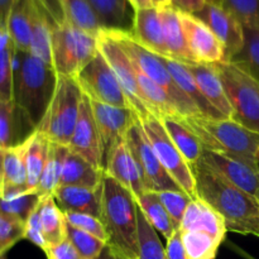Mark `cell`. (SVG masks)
<instances>
[{"label": "cell", "mask_w": 259, "mask_h": 259, "mask_svg": "<svg viewBox=\"0 0 259 259\" xmlns=\"http://www.w3.org/2000/svg\"><path fill=\"white\" fill-rule=\"evenodd\" d=\"M191 167L197 199L222 215L228 232L259 238V204L255 196L202 164Z\"/></svg>", "instance_id": "6da1fadb"}, {"label": "cell", "mask_w": 259, "mask_h": 259, "mask_svg": "<svg viewBox=\"0 0 259 259\" xmlns=\"http://www.w3.org/2000/svg\"><path fill=\"white\" fill-rule=\"evenodd\" d=\"M52 65L30 52L15 50L13 66V101L33 131L45 118L57 85Z\"/></svg>", "instance_id": "7a4b0ae2"}, {"label": "cell", "mask_w": 259, "mask_h": 259, "mask_svg": "<svg viewBox=\"0 0 259 259\" xmlns=\"http://www.w3.org/2000/svg\"><path fill=\"white\" fill-rule=\"evenodd\" d=\"M52 32V66L58 75L75 78L99 52L98 37L73 24L57 0H39Z\"/></svg>", "instance_id": "3957f363"}, {"label": "cell", "mask_w": 259, "mask_h": 259, "mask_svg": "<svg viewBox=\"0 0 259 259\" xmlns=\"http://www.w3.org/2000/svg\"><path fill=\"white\" fill-rule=\"evenodd\" d=\"M101 222L108 244L131 259L138 258V206L133 195L104 174L101 185Z\"/></svg>", "instance_id": "277c9868"}, {"label": "cell", "mask_w": 259, "mask_h": 259, "mask_svg": "<svg viewBox=\"0 0 259 259\" xmlns=\"http://www.w3.org/2000/svg\"><path fill=\"white\" fill-rule=\"evenodd\" d=\"M109 33L119 42L126 55L142 73L161 86L171 98L177 113L182 116H202L194 101L184 93L172 78L171 73L162 62L161 56L151 52L132 35L131 30L108 29Z\"/></svg>", "instance_id": "5b68a950"}, {"label": "cell", "mask_w": 259, "mask_h": 259, "mask_svg": "<svg viewBox=\"0 0 259 259\" xmlns=\"http://www.w3.org/2000/svg\"><path fill=\"white\" fill-rule=\"evenodd\" d=\"M214 67L233 109V120L259 133V81L234 60L214 63Z\"/></svg>", "instance_id": "8992f818"}, {"label": "cell", "mask_w": 259, "mask_h": 259, "mask_svg": "<svg viewBox=\"0 0 259 259\" xmlns=\"http://www.w3.org/2000/svg\"><path fill=\"white\" fill-rule=\"evenodd\" d=\"M82 96L75 78L58 75L53 98L37 131L42 132L52 143L68 146L77 123Z\"/></svg>", "instance_id": "52a82bcc"}, {"label": "cell", "mask_w": 259, "mask_h": 259, "mask_svg": "<svg viewBox=\"0 0 259 259\" xmlns=\"http://www.w3.org/2000/svg\"><path fill=\"white\" fill-rule=\"evenodd\" d=\"M139 121L167 174L189 196L197 199L196 182L191 164L175 146L162 121L153 114L139 118Z\"/></svg>", "instance_id": "ba28073f"}, {"label": "cell", "mask_w": 259, "mask_h": 259, "mask_svg": "<svg viewBox=\"0 0 259 259\" xmlns=\"http://www.w3.org/2000/svg\"><path fill=\"white\" fill-rule=\"evenodd\" d=\"M75 80L83 95L90 100L118 108H133L115 73L100 52L78 72Z\"/></svg>", "instance_id": "9c48e42d"}, {"label": "cell", "mask_w": 259, "mask_h": 259, "mask_svg": "<svg viewBox=\"0 0 259 259\" xmlns=\"http://www.w3.org/2000/svg\"><path fill=\"white\" fill-rule=\"evenodd\" d=\"M98 50L104 56L111 70L114 71L139 118L152 114L138 85L136 66L108 29H101L98 34Z\"/></svg>", "instance_id": "30bf717a"}, {"label": "cell", "mask_w": 259, "mask_h": 259, "mask_svg": "<svg viewBox=\"0 0 259 259\" xmlns=\"http://www.w3.org/2000/svg\"><path fill=\"white\" fill-rule=\"evenodd\" d=\"M194 119L219 143L223 151L257 167L259 133L245 128L233 119H211L205 116H194Z\"/></svg>", "instance_id": "8fae6325"}, {"label": "cell", "mask_w": 259, "mask_h": 259, "mask_svg": "<svg viewBox=\"0 0 259 259\" xmlns=\"http://www.w3.org/2000/svg\"><path fill=\"white\" fill-rule=\"evenodd\" d=\"M125 142L139 169H141L148 191L162 192L167 191V190H175V191L182 190L171 179V176L167 174L166 169L159 162L156 152L153 151V147L151 146L146 133H144L143 126L139 121V116L126 132Z\"/></svg>", "instance_id": "7c38bea8"}, {"label": "cell", "mask_w": 259, "mask_h": 259, "mask_svg": "<svg viewBox=\"0 0 259 259\" xmlns=\"http://www.w3.org/2000/svg\"><path fill=\"white\" fill-rule=\"evenodd\" d=\"M179 13L187 47L195 62L214 65L227 60L223 43L201 19L189 13Z\"/></svg>", "instance_id": "4fadbf2b"}, {"label": "cell", "mask_w": 259, "mask_h": 259, "mask_svg": "<svg viewBox=\"0 0 259 259\" xmlns=\"http://www.w3.org/2000/svg\"><path fill=\"white\" fill-rule=\"evenodd\" d=\"M90 104L103 144V161L105 166L106 157L111 148L125 138L126 132L138 119V114L133 108H118L94 100H90Z\"/></svg>", "instance_id": "5bb4252c"}, {"label": "cell", "mask_w": 259, "mask_h": 259, "mask_svg": "<svg viewBox=\"0 0 259 259\" xmlns=\"http://www.w3.org/2000/svg\"><path fill=\"white\" fill-rule=\"evenodd\" d=\"M197 163L212 169L243 191L253 196L257 194L259 189L258 167L243 161L242 158H238L227 152L205 149Z\"/></svg>", "instance_id": "9a60e30c"}, {"label": "cell", "mask_w": 259, "mask_h": 259, "mask_svg": "<svg viewBox=\"0 0 259 259\" xmlns=\"http://www.w3.org/2000/svg\"><path fill=\"white\" fill-rule=\"evenodd\" d=\"M194 15L201 19L223 43L227 60H233L239 55L244 46V27L229 10L220 4L207 2Z\"/></svg>", "instance_id": "2e32d148"}, {"label": "cell", "mask_w": 259, "mask_h": 259, "mask_svg": "<svg viewBox=\"0 0 259 259\" xmlns=\"http://www.w3.org/2000/svg\"><path fill=\"white\" fill-rule=\"evenodd\" d=\"M67 147L72 152L83 157L96 168L104 169L103 144L94 119L90 99L86 95H83L81 100L77 123Z\"/></svg>", "instance_id": "e0dca14e"}, {"label": "cell", "mask_w": 259, "mask_h": 259, "mask_svg": "<svg viewBox=\"0 0 259 259\" xmlns=\"http://www.w3.org/2000/svg\"><path fill=\"white\" fill-rule=\"evenodd\" d=\"M104 171L118 184L125 187L136 200L148 191L141 169L126 146L125 138L119 141L111 148L110 153L106 157Z\"/></svg>", "instance_id": "ac0fdd59"}, {"label": "cell", "mask_w": 259, "mask_h": 259, "mask_svg": "<svg viewBox=\"0 0 259 259\" xmlns=\"http://www.w3.org/2000/svg\"><path fill=\"white\" fill-rule=\"evenodd\" d=\"M131 33L148 51L167 57L163 17L159 8L136 10Z\"/></svg>", "instance_id": "d6986e66"}, {"label": "cell", "mask_w": 259, "mask_h": 259, "mask_svg": "<svg viewBox=\"0 0 259 259\" xmlns=\"http://www.w3.org/2000/svg\"><path fill=\"white\" fill-rule=\"evenodd\" d=\"M196 80L202 95L224 116L233 119V109L225 94L224 86L214 65L200 62H182Z\"/></svg>", "instance_id": "ffe728a7"}, {"label": "cell", "mask_w": 259, "mask_h": 259, "mask_svg": "<svg viewBox=\"0 0 259 259\" xmlns=\"http://www.w3.org/2000/svg\"><path fill=\"white\" fill-rule=\"evenodd\" d=\"M179 230H196L211 235L220 243L227 235V225L222 215L200 199H194L187 206Z\"/></svg>", "instance_id": "44dd1931"}, {"label": "cell", "mask_w": 259, "mask_h": 259, "mask_svg": "<svg viewBox=\"0 0 259 259\" xmlns=\"http://www.w3.org/2000/svg\"><path fill=\"white\" fill-rule=\"evenodd\" d=\"M53 197L63 212H82L96 218L101 217V187L86 189L61 185L53 192Z\"/></svg>", "instance_id": "7402d4cb"}, {"label": "cell", "mask_w": 259, "mask_h": 259, "mask_svg": "<svg viewBox=\"0 0 259 259\" xmlns=\"http://www.w3.org/2000/svg\"><path fill=\"white\" fill-rule=\"evenodd\" d=\"M163 124L164 129L168 133L169 138L175 143L182 156L191 166L196 164L201 158L205 148L199 137L194 133L191 128L185 123L184 118L180 114L175 115H163L158 118Z\"/></svg>", "instance_id": "603a6c76"}, {"label": "cell", "mask_w": 259, "mask_h": 259, "mask_svg": "<svg viewBox=\"0 0 259 259\" xmlns=\"http://www.w3.org/2000/svg\"><path fill=\"white\" fill-rule=\"evenodd\" d=\"M105 171L96 168L80 154L68 148L65 157L60 186H80L86 189H99L103 184Z\"/></svg>", "instance_id": "cb8c5ba5"}, {"label": "cell", "mask_w": 259, "mask_h": 259, "mask_svg": "<svg viewBox=\"0 0 259 259\" xmlns=\"http://www.w3.org/2000/svg\"><path fill=\"white\" fill-rule=\"evenodd\" d=\"M34 0H15L7 18V28L15 48L29 52L32 40Z\"/></svg>", "instance_id": "d4e9b609"}, {"label": "cell", "mask_w": 259, "mask_h": 259, "mask_svg": "<svg viewBox=\"0 0 259 259\" xmlns=\"http://www.w3.org/2000/svg\"><path fill=\"white\" fill-rule=\"evenodd\" d=\"M162 62L164 63L166 68L168 70V72L171 73L172 78L176 81L177 85L184 90V93L191 99L195 103V105L199 108L200 113L205 118H211V119H225L209 101L205 99V96L202 95L201 90H200L199 85H197L196 80L194 78V76L191 75L189 70H187L186 66L182 62H179L176 60H172V58L162 57Z\"/></svg>", "instance_id": "484cf974"}, {"label": "cell", "mask_w": 259, "mask_h": 259, "mask_svg": "<svg viewBox=\"0 0 259 259\" xmlns=\"http://www.w3.org/2000/svg\"><path fill=\"white\" fill-rule=\"evenodd\" d=\"M30 191L28 186L27 164H25L24 141L18 146L5 149L4 186L0 195L22 194Z\"/></svg>", "instance_id": "4316f807"}, {"label": "cell", "mask_w": 259, "mask_h": 259, "mask_svg": "<svg viewBox=\"0 0 259 259\" xmlns=\"http://www.w3.org/2000/svg\"><path fill=\"white\" fill-rule=\"evenodd\" d=\"M38 212L47 248L60 244L67 239V222L65 212L57 205L53 195L40 197Z\"/></svg>", "instance_id": "83f0119b"}, {"label": "cell", "mask_w": 259, "mask_h": 259, "mask_svg": "<svg viewBox=\"0 0 259 259\" xmlns=\"http://www.w3.org/2000/svg\"><path fill=\"white\" fill-rule=\"evenodd\" d=\"M161 10L163 17L167 58H172L179 62H195L187 47L179 10L172 7L162 8Z\"/></svg>", "instance_id": "f1b7e54d"}, {"label": "cell", "mask_w": 259, "mask_h": 259, "mask_svg": "<svg viewBox=\"0 0 259 259\" xmlns=\"http://www.w3.org/2000/svg\"><path fill=\"white\" fill-rule=\"evenodd\" d=\"M25 146V164H27L28 186L30 191H35L47 161L50 152L51 141L42 133L37 131L29 134L24 139Z\"/></svg>", "instance_id": "f546056e"}, {"label": "cell", "mask_w": 259, "mask_h": 259, "mask_svg": "<svg viewBox=\"0 0 259 259\" xmlns=\"http://www.w3.org/2000/svg\"><path fill=\"white\" fill-rule=\"evenodd\" d=\"M103 29L131 30L133 19L126 0H88Z\"/></svg>", "instance_id": "4dcf8cb0"}, {"label": "cell", "mask_w": 259, "mask_h": 259, "mask_svg": "<svg viewBox=\"0 0 259 259\" xmlns=\"http://www.w3.org/2000/svg\"><path fill=\"white\" fill-rule=\"evenodd\" d=\"M29 52L43 62L52 65V32H51L47 13L39 0H34V15H33Z\"/></svg>", "instance_id": "1f68e13d"}, {"label": "cell", "mask_w": 259, "mask_h": 259, "mask_svg": "<svg viewBox=\"0 0 259 259\" xmlns=\"http://www.w3.org/2000/svg\"><path fill=\"white\" fill-rule=\"evenodd\" d=\"M136 202L147 222L156 229V232L161 233L166 238V240H168L177 232L168 212L166 211L161 199H159L158 192H144L136 200Z\"/></svg>", "instance_id": "d6a6232c"}, {"label": "cell", "mask_w": 259, "mask_h": 259, "mask_svg": "<svg viewBox=\"0 0 259 259\" xmlns=\"http://www.w3.org/2000/svg\"><path fill=\"white\" fill-rule=\"evenodd\" d=\"M67 146H61V144L52 143L51 142L47 161H46L39 184H38L37 190H35V192L40 197L51 196L56 191V189L60 186L63 162H65V157L67 154Z\"/></svg>", "instance_id": "836d02e7"}, {"label": "cell", "mask_w": 259, "mask_h": 259, "mask_svg": "<svg viewBox=\"0 0 259 259\" xmlns=\"http://www.w3.org/2000/svg\"><path fill=\"white\" fill-rule=\"evenodd\" d=\"M15 46L8 32L7 23H0V99L13 100V66Z\"/></svg>", "instance_id": "e575fe53"}, {"label": "cell", "mask_w": 259, "mask_h": 259, "mask_svg": "<svg viewBox=\"0 0 259 259\" xmlns=\"http://www.w3.org/2000/svg\"><path fill=\"white\" fill-rule=\"evenodd\" d=\"M63 14L75 25L98 37L103 29L88 0H57Z\"/></svg>", "instance_id": "d590c367"}, {"label": "cell", "mask_w": 259, "mask_h": 259, "mask_svg": "<svg viewBox=\"0 0 259 259\" xmlns=\"http://www.w3.org/2000/svg\"><path fill=\"white\" fill-rule=\"evenodd\" d=\"M189 259H215L222 243L211 235L196 230H180Z\"/></svg>", "instance_id": "8d00e7d4"}, {"label": "cell", "mask_w": 259, "mask_h": 259, "mask_svg": "<svg viewBox=\"0 0 259 259\" xmlns=\"http://www.w3.org/2000/svg\"><path fill=\"white\" fill-rule=\"evenodd\" d=\"M39 201L40 196L35 191L0 195V212L20 220L25 224Z\"/></svg>", "instance_id": "74e56055"}, {"label": "cell", "mask_w": 259, "mask_h": 259, "mask_svg": "<svg viewBox=\"0 0 259 259\" xmlns=\"http://www.w3.org/2000/svg\"><path fill=\"white\" fill-rule=\"evenodd\" d=\"M138 258L137 259H168L156 229L147 222L138 209Z\"/></svg>", "instance_id": "f35d334b"}, {"label": "cell", "mask_w": 259, "mask_h": 259, "mask_svg": "<svg viewBox=\"0 0 259 259\" xmlns=\"http://www.w3.org/2000/svg\"><path fill=\"white\" fill-rule=\"evenodd\" d=\"M259 81V28L244 27V46L239 55L233 58Z\"/></svg>", "instance_id": "ab89813d"}, {"label": "cell", "mask_w": 259, "mask_h": 259, "mask_svg": "<svg viewBox=\"0 0 259 259\" xmlns=\"http://www.w3.org/2000/svg\"><path fill=\"white\" fill-rule=\"evenodd\" d=\"M20 113L13 100L0 99V148H12L18 146L17 114Z\"/></svg>", "instance_id": "60d3db41"}, {"label": "cell", "mask_w": 259, "mask_h": 259, "mask_svg": "<svg viewBox=\"0 0 259 259\" xmlns=\"http://www.w3.org/2000/svg\"><path fill=\"white\" fill-rule=\"evenodd\" d=\"M67 239L70 240L83 259H95L103 252L106 243L95 235L67 224Z\"/></svg>", "instance_id": "b9f144b4"}, {"label": "cell", "mask_w": 259, "mask_h": 259, "mask_svg": "<svg viewBox=\"0 0 259 259\" xmlns=\"http://www.w3.org/2000/svg\"><path fill=\"white\" fill-rule=\"evenodd\" d=\"M158 196L163 204L164 209L168 212L172 223L177 230L181 227L182 219L186 212L187 206L192 201V197L189 196L185 191H175V190H167V191L158 192Z\"/></svg>", "instance_id": "7bdbcfd3"}, {"label": "cell", "mask_w": 259, "mask_h": 259, "mask_svg": "<svg viewBox=\"0 0 259 259\" xmlns=\"http://www.w3.org/2000/svg\"><path fill=\"white\" fill-rule=\"evenodd\" d=\"M222 5L243 27L259 28V0H223Z\"/></svg>", "instance_id": "ee69618b"}, {"label": "cell", "mask_w": 259, "mask_h": 259, "mask_svg": "<svg viewBox=\"0 0 259 259\" xmlns=\"http://www.w3.org/2000/svg\"><path fill=\"white\" fill-rule=\"evenodd\" d=\"M25 224L0 212V254H5L19 240L24 239Z\"/></svg>", "instance_id": "f6af8a7d"}, {"label": "cell", "mask_w": 259, "mask_h": 259, "mask_svg": "<svg viewBox=\"0 0 259 259\" xmlns=\"http://www.w3.org/2000/svg\"><path fill=\"white\" fill-rule=\"evenodd\" d=\"M66 222L68 225L77 228V229L83 230L86 233L95 235L99 239L104 240L108 244V233H106L105 227L100 218L93 217L89 214H82V212H65Z\"/></svg>", "instance_id": "bcb514c9"}, {"label": "cell", "mask_w": 259, "mask_h": 259, "mask_svg": "<svg viewBox=\"0 0 259 259\" xmlns=\"http://www.w3.org/2000/svg\"><path fill=\"white\" fill-rule=\"evenodd\" d=\"M24 239L29 240L34 245L39 247L45 252L47 249V243H46L45 235H43L42 225L39 220V212H38V206L35 207L34 211L29 217V219L25 223V234Z\"/></svg>", "instance_id": "7dc6e473"}, {"label": "cell", "mask_w": 259, "mask_h": 259, "mask_svg": "<svg viewBox=\"0 0 259 259\" xmlns=\"http://www.w3.org/2000/svg\"><path fill=\"white\" fill-rule=\"evenodd\" d=\"M45 253L48 259H83L68 239H65L60 244L48 247Z\"/></svg>", "instance_id": "c3c4849f"}, {"label": "cell", "mask_w": 259, "mask_h": 259, "mask_svg": "<svg viewBox=\"0 0 259 259\" xmlns=\"http://www.w3.org/2000/svg\"><path fill=\"white\" fill-rule=\"evenodd\" d=\"M166 254L168 259H189L185 252L184 244H182L181 233L177 230L168 240L166 245Z\"/></svg>", "instance_id": "681fc988"}, {"label": "cell", "mask_w": 259, "mask_h": 259, "mask_svg": "<svg viewBox=\"0 0 259 259\" xmlns=\"http://www.w3.org/2000/svg\"><path fill=\"white\" fill-rule=\"evenodd\" d=\"M207 0H172L171 7L179 12L196 14L206 5Z\"/></svg>", "instance_id": "f907efd6"}, {"label": "cell", "mask_w": 259, "mask_h": 259, "mask_svg": "<svg viewBox=\"0 0 259 259\" xmlns=\"http://www.w3.org/2000/svg\"><path fill=\"white\" fill-rule=\"evenodd\" d=\"M95 259H131V258L126 257L125 254L119 252L118 249L113 248L111 245L106 244L105 248L103 249V252H101Z\"/></svg>", "instance_id": "816d5d0a"}, {"label": "cell", "mask_w": 259, "mask_h": 259, "mask_svg": "<svg viewBox=\"0 0 259 259\" xmlns=\"http://www.w3.org/2000/svg\"><path fill=\"white\" fill-rule=\"evenodd\" d=\"M15 0H0V23H7L8 14Z\"/></svg>", "instance_id": "f5cc1de1"}, {"label": "cell", "mask_w": 259, "mask_h": 259, "mask_svg": "<svg viewBox=\"0 0 259 259\" xmlns=\"http://www.w3.org/2000/svg\"><path fill=\"white\" fill-rule=\"evenodd\" d=\"M128 4L133 8V10H142V9H149V8H154L153 0H126Z\"/></svg>", "instance_id": "db71d44e"}, {"label": "cell", "mask_w": 259, "mask_h": 259, "mask_svg": "<svg viewBox=\"0 0 259 259\" xmlns=\"http://www.w3.org/2000/svg\"><path fill=\"white\" fill-rule=\"evenodd\" d=\"M4 157H5V149L0 148V191L4 186Z\"/></svg>", "instance_id": "11a10c76"}, {"label": "cell", "mask_w": 259, "mask_h": 259, "mask_svg": "<svg viewBox=\"0 0 259 259\" xmlns=\"http://www.w3.org/2000/svg\"><path fill=\"white\" fill-rule=\"evenodd\" d=\"M153 4H154V8H159V9H162V8L171 7L172 0H153Z\"/></svg>", "instance_id": "9f6ffc18"}, {"label": "cell", "mask_w": 259, "mask_h": 259, "mask_svg": "<svg viewBox=\"0 0 259 259\" xmlns=\"http://www.w3.org/2000/svg\"><path fill=\"white\" fill-rule=\"evenodd\" d=\"M207 2H211V3H215V4H220V5H222L223 0H207Z\"/></svg>", "instance_id": "6f0895ef"}, {"label": "cell", "mask_w": 259, "mask_h": 259, "mask_svg": "<svg viewBox=\"0 0 259 259\" xmlns=\"http://www.w3.org/2000/svg\"><path fill=\"white\" fill-rule=\"evenodd\" d=\"M255 199H257V201H258V204H259V189H258L257 194H255Z\"/></svg>", "instance_id": "680465c9"}, {"label": "cell", "mask_w": 259, "mask_h": 259, "mask_svg": "<svg viewBox=\"0 0 259 259\" xmlns=\"http://www.w3.org/2000/svg\"><path fill=\"white\" fill-rule=\"evenodd\" d=\"M257 167H258V169H259V152H258V154H257Z\"/></svg>", "instance_id": "91938a15"}, {"label": "cell", "mask_w": 259, "mask_h": 259, "mask_svg": "<svg viewBox=\"0 0 259 259\" xmlns=\"http://www.w3.org/2000/svg\"><path fill=\"white\" fill-rule=\"evenodd\" d=\"M0 259H7V257H5V254H0Z\"/></svg>", "instance_id": "94428289"}]
</instances>
